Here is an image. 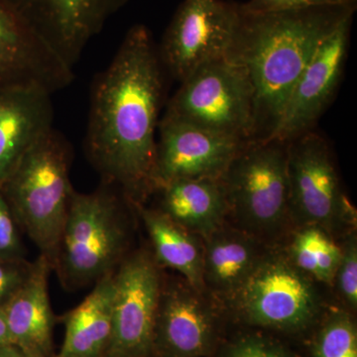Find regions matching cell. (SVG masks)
<instances>
[{"mask_svg":"<svg viewBox=\"0 0 357 357\" xmlns=\"http://www.w3.org/2000/svg\"><path fill=\"white\" fill-rule=\"evenodd\" d=\"M204 294L182 281L164 282L155 325L153 356L202 357L213 351L217 317Z\"/></svg>","mask_w":357,"mask_h":357,"instance_id":"15","label":"cell"},{"mask_svg":"<svg viewBox=\"0 0 357 357\" xmlns=\"http://www.w3.org/2000/svg\"><path fill=\"white\" fill-rule=\"evenodd\" d=\"M158 210L202 238L222 227L229 206L220 180L180 178L162 185Z\"/></svg>","mask_w":357,"mask_h":357,"instance_id":"19","label":"cell"},{"mask_svg":"<svg viewBox=\"0 0 357 357\" xmlns=\"http://www.w3.org/2000/svg\"><path fill=\"white\" fill-rule=\"evenodd\" d=\"M34 261L0 259V309L10 301L29 278Z\"/></svg>","mask_w":357,"mask_h":357,"instance_id":"27","label":"cell"},{"mask_svg":"<svg viewBox=\"0 0 357 357\" xmlns=\"http://www.w3.org/2000/svg\"><path fill=\"white\" fill-rule=\"evenodd\" d=\"M0 357H31L27 356L17 347L13 344L3 345L0 347Z\"/></svg>","mask_w":357,"mask_h":357,"instance_id":"29","label":"cell"},{"mask_svg":"<svg viewBox=\"0 0 357 357\" xmlns=\"http://www.w3.org/2000/svg\"><path fill=\"white\" fill-rule=\"evenodd\" d=\"M155 184L180 178L220 180L246 141L163 116L158 126Z\"/></svg>","mask_w":357,"mask_h":357,"instance_id":"12","label":"cell"},{"mask_svg":"<svg viewBox=\"0 0 357 357\" xmlns=\"http://www.w3.org/2000/svg\"><path fill=\"white\" fill-rule=\"evenodd\" d=\"M354 3H356V0H249L239 6V9L245 13H269Z\"/></svg>","mask_w":357,"mask_h":357,"instance_id":"28","label":"cell"},{"mask_svg":"<svg viewBox=\"0 0 357 357\" xmlns=\"http://www.w3.org/2000/svg\"><path fill=\"white\" fill-rule=\"evenodd\" d=\"M220 182L236 227L260 241L280 236L289 215L287 143L248 140Z\"/></svg>","mask_w":357,"mask_h":357,"instance_id":"5","label":"cell"},{"mask_svg":"<svg viewBox=\"0 0 357 357\" xmlns=\"http://www.w3.org/2000/svg\"><path fill=\"white\" fill-rule=\"evenodd\" d=\"M356 3L269 13H245L227 58L248 70L255 88V139L278 126L303 70L319 45ZM253 139V140H255Z\"/></svg>","mask_w":357,"mask_h":357,"instance_id":"2","label":"cell"},{"mask_svg":"<svg viewBox=\"0 0 357 357\" xmlns=\"http://www.w3.org/2000/svg\"><path fill=\"white\" fill-rule=\"evenodd\" d=\"M223 357H295L287 347L272 338L246 335L225 349Z\"/></svg>","mask_w":357,"mask_h":357,"instance_id":"25","label":"cell"},{"mask_svg":"<svg viewBox=\"0 0 357 357\" xmlns=\"http://www.w3.org/2000/svg\"><path fill=\"white\" fill-rule=\"evenodd\" d=\"M21 232L10 206L0 192V259L26 258Z\"/></svg>","mask_w":357,"mask_h":357,"instance_id":"26","label":"cell"},{"mask_svg":"<svg viewBox=\"0 0 357 357\" xmlns=\"http://www.w3.org/2000/svg\"><path fill=\"white\" fill-rule=\"evenodd\" d=\"M50 262L39 255L29 278L1 307L11 344L31 357L54 356L55 316L49 295Z\"/></svg>","mask_w":357,"mask_h":357,"instance_id":"16","label":"cell"},{"mask_svg":"<svg viewBox=\"0 0 357 357\" xmlns=\"http://www.w3.org/2000/svg\"><path fill=\"white\" fill-rule=\"evenodd\" d=\"M51 93L33 88L0 89V184L53 128Z\"/></svg>","mask_w":357,"mask_h":357,"instance_id":"17","label":"cell"},{"mask_svg":"<svg viewBox=\"0 0 357 357\" xmlns=\"http://www.w3.org/2000/svg\"><path fill=\"white\" fill-rule=\"evenodd\" d=\"M70 67L8 0H0V89L33 88L47 93L74 81Z\"/></svg>","mask_w":357,"mask_h":357,"instance_id":"11","label":"cell"},{"mask_svg":"<svg viewBox=\"0 0 357 357\" xmlns=\"http://www.w3.org/2000/svg\"><path fill=\"white\" fill-rule=\"evenodd\" d=\"M163 277L151 250L130 251L114 272L112 337L102 357H153Z\"/></svg>","mask_w":357,"mask_h":357,"instance_id":"10","label":"cell"},{"mask_svg":"<svg viewBox=\"0 0 357 357\" xmlns=\"http://www.w3.org/2000/svg\"><path fill=\"white\" fill-rule=\"evenodd\" d=\"M241 15L239 6L225 0H184L157 48L163 69L182 83L202 66L227 58Z\"/></svg>","mask_w":357,"mask_h":357,"instance_id":"9","label":"cell"},{"mask_svg":"<svg viewBox=\"0 0 357 357\" xmlns=\"http://www.w3.org/2000/svg\"><path fill=\"white\" fill-rule=\"evenodd\" d=\"M114 272L96 281L89 295L62 317L64 342L55 357H102L112 337Z\"/></svg>","mask_w":357,"mask_h":357,"instance_id":"20","label":"cell"},{"mask_svg":"<svg viewBox=\"0 0 357 357\" xmlns=\"http://www.w3.org/2000/svg\"><path fill=\"white\" fill-rule=\"evenodd\" d=\"M354 14L345 17L319 45L295 84L280 122L268 139L288 143L311 130L342 79Z\"/></svg>","mask_w":357,"mask_h":357,"instance_id":"13","label":"cell"},{"mask_svg":"<svg viewBox=\"0 0 357 357\" xmlns=\"http://www.w3.org/2000/svg\"><path fill=\"white\" fill-rule=\"evenodd\" d=\"M342 256L333 285L338 298L347 310L356 312L357 309V239L356 231L351 229L340 244Z\"/></svg>","mask_w":357,"mask_h":357,"instance_id":"24","label":"cell"},{"mask_svg":"<svg viewBox=\"0 0 357 357\" xmlns=\"http://www.w3.org/2000/svg\"><path fill=\"white\" fill-rule=\"evenodd\" d=\"M164 96L163 67L151 32L136 24L91 86L86 156L102 183L134 206L156 192V130Z\"/></svg>","mask_w":357,"mask_h":357,"instance_id":"1","label":"cell"},{"mask_svg":"<svg viewBox=\"0 0 357 357\" xmlns=\"http://www.w3.org/2000/svg\"><path fill=\"white\" fill-rule=\"evenodd\" d=\"M131 206L105 183L93 192H74L53 268L66 289L95 284L123 261L130 252Z\"/></svg>","mask_w":357,"mask_h":357,"instance_id":"4","label":"cell"},{"mask_svg":"<svg viewBox=\"0 0 357 357\" xmlns=\"http://www.w3.org/2000/svg\"><path fill=\"white\" fill-rule=\"evenodd\" d=\"M289 215L294 227L316 225L333 236L354 229L356 213L342 189L326 141L306 132L287 143Z\"/></svg>","mask_w":357,"mask_h":357,"instance_id":"8","label":"cell"},{"mask_svg":"<svg viewBox=\"0 0 357 357\" xmlns=\"http://www.w3.org/2000/svg\"><path fill=\"white\" fill-rule=\"evenodd\" d=\"M203 243L204 293L227 304L266 248L255 236L227 223L204 237Z\"/></svg>","mask_w":357,"mask_h":357,"instance_id":"18","label":"cell"},{"mask_svg":"<svg viewBox=\"0 0 357 357\" xmlns=\"http://www.w3.org/2000/svg\"><path fill=\"white\" fill-rule=\"evenodd\" d=\"M135 208L144 223L152 255L159 266L178 272L190 286L204 293L203 238L183 229L158 208Z\"/></svg>","mask_w":357,"mask_h":357,"instance_id":"21","label":"cell"},{"mask_svg":"<svg viewBox=\"0 0 357 357\" xmlns=\"http://www.w3.org/2000/svg\"><path fill=\"white\" fill-rule=\"evenodd\" d=\"M7 344H11L10 335H9L3 314L0 310V347Z\"/></svg>","mask_w":357,"mask_h":357,"instance_id":"30","label":"cell"},{"mask_svg":"<svg viewBox=\"0 0 357 357\" xmlns=\"http://www.w3.org/2000/svg\"><path fill=\"white\" fill-rule=\"evenodd\" d=\"M312 357H357V328L351 311L335 309L326 314L314 337Z\"/></svg>","mask_w":357,"mask_h":357,"instance_id":"23","label":"cell"},{"mask_svg":"<svg viewBox=\"0 0 357 357\" xmlns=\"http://www.w3.org/2000/svg\"><path fill=\"white\" fill-rule=\"evenodd\" d=\"M317 282L298 269L285 250H265L227 305L250 326L299 333L318 321L321 299Z\"/></svg>","mask_w":357,"mask_h":357,"instance_id":"6","label":"cell"},{"mask_svg":"<svg viewBox=\"0 0 357 357\" xmlns=\"http://www.w3.org/2000/svg\"><path fill=\"white\" fill-rule=\"evenodd\" d=\"M164 116L237 139H255V88L248 70L227 58L202 66L181 83Z\"/></svg>","mask_w":357,"mask_h":357,"instance_id":"7","label":"cell"},{"mask_svg":"<svg viewBox=\"0 0 357 357\" xmlns=\"http://www.w3.org/2000/svg\"><path fill=\"white\" fill-rule=\"evenodd\" d=\"M73 149L64 134L48 131L0 184L21 231L54 268L70 199Z\"/></svg>","mask_w":357,"mask_h":357,"instance_id":"3","label":"cell"},{"mask_svg":"<svg viewBox=\"0 0 357 357\" xmlns=\"http://www.w3.org/2000/svg\"><path fill=\"white\" fill-rule=\"evenodd\" d=\"M285 252L298 269L317 283L333 285L342 248L330 232L316 227H295Z\"/></svg>","mask_w":357,"mask_h":357,"instance_id":"22","label":"cell"},{"mask_svg":"<svg viewBox=\"0 0 357 357\" xmlns=\"http://www.w3.org/2000/svg\"><path fill=\"white\" fill-rule=\"evenodd\" d=\"M46 43L74 68L86 45L129 0H8Z\"/></svg>","mask_w":357,"mask_h":357,"instance_id":"14","label":"cell"}]
</instances>
